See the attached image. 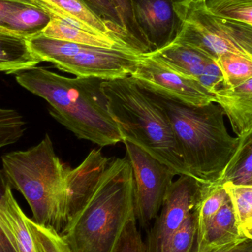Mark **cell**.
I'll use <instances>...</instances> for the list:
<instances>
[{"mask_svg":"<svg viewBox=\"0 0 252 252\" xmlns=\"http://www.w3.org/2000/svg\"><path fill=\"white\" fill-rule=\"evenodd\" d=\"M41 62L23 37L0 32V72L16 75Z\"/></svg>","mask_w":252,"mask_h":252,"instance_id":"18","label":"cell"},{"mask_svg":"<svg viewBox=\"0 0 252 252\" xmlns=\"http://www.w3.org/2000/svg\"><path fill=\"white\" fill-rule=\"evenodd\" d=\"M215 95L238 137L252 129V79L234 88L218 90Z\"/></svg>","mask_w":252,"mask_h":252,"instance_id":"14","label":"cell"},{"mask_svg":"<svg viewBox=\"0 0 252 252\" xmlns=\"http://www.w3.org/2000/svg\"><path fill=\"white\" fill-rule=\"evenodd\" d=\"M185 0H132L135 20L151 53L177 38L183 25L177 4Z\"/></svg>","mask_w":252,"mask_h":252,"instance_id":"11","label":"cell"},{"mask_svg":"<svg viewBox=\"0 0 252 252\" xmlns=\"http://www.w3.org/2000/svg\"><path fill=\"white\" fill-rule=\"evenodd\" d=\"M1 163L9 185L31 207L32 220L62 233L71 213V167L56 155L50 136L26 151L4 154Z\"/></svg>","mask_w":252,"mask_h":252,"instance_id":"3","label":"cell"},{"mask_svg":"<svg viewBox=\"0 0 252 252\" xmlns=\"http://www.w3.org/2000/svg\"><path fill=\"white\" fill-rule=\"evenodd\" d=\"M0 170V229L16 252H38L30 232L27 217L13 196Z\"/></svg>","mask_w":252,"mask_h":252,"instance_id":"12","label":"cell"},{"mask_svg":"<svg viewBox=\"0 0 252 252\" xmlns=\"http://www.w3.org/2000/svg\"><path fill=\"white\" fill-rule=\"evenodd\" d=\"M223 187L232 202L240 235L252 240V185L226 182Z\"/></svg>","mask_w":252,"mask_h":252,"instance_id":"22","label":"cell"},{"mask_svg":"<svg viewBox=\"0 0 252 252\" xmlns=\"http://www.w3.org/2000/svg\"><path fill=\"white\" fill-rule=\"evenodd\" d=\"M115 252H149L138 229L136 216L129 221Z\"/></svg>","mask_w":252,"mask_h":252,"instance_id":"31","label":"cell"},{"mask_svg":"<svg viewBox=\"0 0 252 252\" xmlns=\"http://www.w3.org/2000/svg\"><path fill=\"white\" fill-rule=\"evenodd\" d=\"M134 216L130 161L127 157L111 158L61 235L72 252H115Z\"/></svg>","mask_w":252,"mask_h":252,"instance_id":"2","label":"cell"},{"mask_svg":"<svg viewBox=\"0 0 252 252\" xmlns=\"http://www.w3.org/2000/svg\"><path fill=\"white\" fill-rule=\"evenodd\" d=\"M205 5L217 17L252 25V0H205Z\"/></svg>","mask_w":252,"mask_h":252,"instance_id":"24","label":"cell"},{"mask_svg":"<svg viewBox=\"0 0 252 252\" xmlns=\"http://www.w3.org/2000/svg\"><path fill=\"white\" fill-rule=\"evenodd\" d=\"M25 130V121L17 111L0 108V148L19 141Z\"/></svg>","mask_w":252,"mask_h":252,"instance_id":"28","label":"cell"},{"mask_svg":"<svg viewBox=\"0 0 252 252\" xmlns=\"http://www.w3.org/2000/svg\"><path fill=\"white\" fill-rule=\"evenodd\" d=\"M247 185H252V176L251 180H250V182H249V184Z\"/></svg>","mask_w":252,"mask_h":252,"instance_id":"38","label":"cell"},{"mask_svg":"<svg viewBox=\"0 0 252 252\" xmlns=\"http://www.w3.org/2000/svg\"><path fill=\"white\" fill-rule=\"evenodd\" d=\"M235 154L228 163L219 183L247 185L252 176V129L240 136Z\"/></svg>","mask_w":252,"mask_h":252,"instance_id":"20","label":"cell"},{"mask_svg":"<svg viewBox=\"0 0 252 252\" xmlns=\"http://www.w3.org/2000/svg\"><path fill=\"white\" fill-rule=\"evenodd\" d=\"M197 223L195 210L183 224L169 238L162 252H191L196 241Z\"/></svg>","mask_w":252,"mask_h":252,"instance_id":"29","label":"cell"},{"mask_svg":"<svg viewBox=\"0 0 252 252\" xmlns=\"http://www.w3.org/2000/svg\"><path fill=\"white\" fill-rule=\"evenodd\" d=\"M251 58H252V56H251Z\"/></svg>","mask_w":252,"mask_h":252,"instance_id":"39","label":"cell"},{"mask_svg":"<svg viewBox=\"0 0 252 252\" xmlns=\"http://www.w3.org/2000/svg\"><path fill=\"white\" fill-rule=\"evenodd\" d=\"M116 7L126 34L130 38L135 50L139 54L145 55L151 53L149 44L139 31L133 14L132 0H112Z\"/></svg>","mask_w":252,"mask_h":252,"instance_id":"26","label":"cell"},{"mask_svg":"<svg viewBox=\"0 0 252 252\" xmlns=\"http://www.w3.org/2000/svg\"><path fill=\"white\" fill-rule=\"evenodd\" d=\"M203 185V182L185 175L173 182L156 219L149 252H162L170 236L195 211Z\"/></svg>","mask_w":252,"mask_h":252,"instance_id":"10","label":"cell"},{"mask_svg":"<svg viewBox=\"0 0 252 252\" xmlns=\"http://www.w3.org/2000/svg\"><path fill=\"white\" fill-rule=\"evenodd\" d=\"M186 1H199V0H185Z\"/></svg>","mask_w":252,"mask_h":252,"instance_id":"37","label":"cell"},{"mask_svg":"<svg viewBox=\"0 0 252 252\" xmlns=\"http://www.w3.org/2000/svg\"><path fill=\"white\" fill-rule=\"evenodd\" d=\"M229 198V195L222 184L204 183L201 199L195 209L196 244L201 241L209 223Z\"/></svg>","mask_w":252,"mask_h":252,"instance_id":"21","label":"cell"},{"mask_svg":"<svg viewBox=\"0 0 252 252\" xmlns=\"http://www.w3.org/2000/svg\"><path fill=\"white\" fill-rule=\"evenodd\" d=\"M25 5L33 4L30 0H0V27L3 28L4 20L10 13Z\"/></svg>","mask_w":252,"mask_h":252,"instance_id":"33","label":"cell"},{"mask_svg":"<svg viewBox=\"0 0 252 252\" xmlns=\"http://www.w3.org/2000/svg\"><path fill=\"white\" fill-rule=\"evenodd\" d=\"M102 87L124 141L146 151L177 176H189L164 109L130 76L104 81Z\"/></svg>","mask_w":252,"mask_h":252,"instance_id":"5","label":"cell"},{"mask_svg":"<svg viewBox=\"0 0 252 252\" xmlns=\"http://www.w3.org/2000/svg\"><path fill=\"white\" fill-rule=\"evenodd\" d=\"M27 40L41 62L53 63L59 70L81 78L110 81L130 76L142 56L127 50L53 39L42 34Z\"/></svg>","mask_w":252,"mask_h":252,"instance_id":"6","label":"cell"},{"mask_svg":"<svg viewBox=\"0 0 252 252\" xmlns=\"http://www.w3.org/2000/svg\"><path fill=\"white\" fill-rule=\"evenodd\" d=\"M216 17L219 26L231 41L246 54L252 56V25Z\"/></svg>","mask_w":252,"mask_h":252,"instance_id":"30","label":"cell"},{"mask_svg":"<svg viewBox=\"0 0 252 252\" xmlns=\"http://www.w3.org/2000/svg\"><path fill=\"white\" fill-rule=\"evenodd\" d=\"M133 175V195L136 220L143 227L157 219L173 179V170L146 151L124 141Z\"/></svg>","mask_w":252,"mask_h":252,"instance_id":"7","label":"cell"},{"mask_svg":"<svg viewBox=\"0 0 252 252\" xmlns=\"http://www.w3.org/2000/svg\"><path fill=\"white\" fill-rule=\"evenodd\" d=\"M80 1H82L94 15H96L100 20L103 21L114 34L121 38L133 51L138 53L135 50L130 38L126 34L121 16L112 0H80Z\"/></svg>","mask_w":252,"mask_h":252,"instance_id":"25","label":"cell"},{"mask_svg":"<svg viewBox=\"0 0 252 252\" xmlns=\"http://www.w3.org/2000/svg\"><path fill=\"white\" fill-rule=\"evenodd\" d=\"M148 55L178 73L198 81L207 65L214 62L199 50L178 41Z\"/></svg>","mask_w":252,"mask_h":252,"instance_id":"15","label":"cell"},{"mask_svg":"<svg viewBox=\"0 0 252 252\" xmlns=\"http://www.w3.org/2000/svg\"><path fill=\"white\" fill-rule=\"evenodd\" d=\"M0 252H16L0 229Z\"/></svg>","mask_w":252,"mask_h":252,"instance_id":"35","label":"cell"},{"mask_svg":"<svg viewBox=\"0 0 252 252\" xmlns=\"http://www.w3.org/2000/svg\"><path fill=\"white\" fill-rule=\"evenodd\" d=\"M130 78L141 87L188 106L216 103V95L196 80L184 76L150 55H142Z\"/></svg>","mask_w":252,"mask_h":252,"instance_id":"8","label":"cell"},{"mask_svg":"<svg viewBox=\"0 0 252 252\" xmlns=\"http://www.w3.org/2000/svg\"><path fill=\"white\" fill-rule=\"evenodd\" d=\"M202 252H252V240L242 238L224 247Z\"/></svg>","mask_w":252,"mask_h":252,"instance_id":"34","label":"cell"},{"mask_svg":"<svg viewBox=\"0 0 252 252\" xmlns=\"http://www.w3.org/2000/svg\"><path fill=\"white\" fill-rule=\"evenodd\" d=\"M41 34L60 41L101 48L127 50L136 53L118 37L90 32L58 18L51 17L50 23Z\"/></svg>","mask_w":252,"mask_h":252,"instance_id":"16","label":"cell"},{"mask_svg":"<svg viewBox=\"0 0 252 252\" xmlns=\"http://www.w3.org/2000/svg\"><path fill=\"white\" fill-rule=\"evenodd\" d=\"M0 32H7V33L14 34L13 33V32H10V31H7V30L4 29V28H1V27H0Z\"/></svg>","mask_w":252,"mask_h":252,"instance_id":"36","label":"cell"},{"mask_svg":"<svg viewBox=\"0 0 252 252\" xmlns=\"http://www.w3.org/2000/svg\"><path fill=\"white\" fill-rule=\"evenodd\" d=\"M178 10L183 25L174 41L199 50L214 61L226 53L247 55L228 38L205 5V0L182 1Z\"/></svg>","mask_w":252,"mask_h":252,"instance_id":"9","label":"cell"},{"mask_svg":"<svg viewBox=\"0 0 252 252\" xmlns=\"http://www.w3.org/2000/svg\"><path fill=\"white\" fill-rule=\"evenodd\" d=\"M30 1L35 7H39L48 13L50 17L62 19L68 23L75 25L78 28L94 33L106 34L117 36L103 21L100 20L80 0Z\"/></svg>","mask_w":252,"mask_h":252,"instance_id":"13","label":"cell"},{"mask_svg":"<svg viewBox=\"0 0 252 252\" xmlns=\"http://www.w3.org/2000/svg\"><path fill=\"white\" fill-rule=\"evenodd\" d=\"M51 20L48 13L33 5H25L10 13L2 27L15 35L28 38L42 33Z\"/></svg>","mask_w":252,"mask_h":252,"instance_id":"19","label":"cell"},{"mask_svg":"<svg viewBox=\"0 0 252 252\" xmlns=\"http://www.w3.org/2000/svg\"><path fill=\"white\" fill-rule=\"evenodd\" d=\"M19 85L45 100L50 115L79 139L100 147L124 142L109 110L102 87L104 80L68 78L43 66H33L15 75Z\"/></svg>","mask_w":252,"mask_h":252,"instance_id":"1","label":"cell"},{"mask_svg":"<svg viewBox=\"0 0 252 252\" xmlns=\"http://www.w3.org/2000/svg\"><path fill=\"white\" fill-rule=\"evenodd\" d=\"M27 223L38 252H72L60 233L27 217Z\"/></svg>","mask_w":252,"mask_h":252,"instance_id":"27","label":"cell"},{"mask_svg":"<svg viewBox=\"0 0 252 252\" xmlns=\"http://www.w3.org/2000/svg\"><path fill=\"white\" fill-rule=\"evenodd\" d=\"M142 90L168 117L189 176L203 183H219L239 142L228 133L223 109L215 103L188 106Z\"/></svg>","mask_w":252,"mask_h":252,"instance_id":"4","label":"cell"},{"mask_svg":"<svg viewBox=\"0 0 252 252\" xmlns=\"http://www.w3.org/2000/svg\"><path fill=\"white\" fill-rule=\"evenodd\" d=\"M216 62L223 73L225 88H234L252 79V58L248 55L226 53Z\"/></svg>","mask_w":252,"mask_h":252,"instance_id":"23","label":"cell"},{"mask_svg":"<svg viewBox=\"0 0 252 252\" xmlns=\"http://www.w3.org/2000/svg\"><path fill=\"white\" fill-rule=\"evenodd\" d=\"M240 235L230 198L226 201L209 223L202 239L194 252H202L224 247L242 239Z\"/></svg>","mask_w":252,"mask_h":252,"instance_id":"17","label":"cell"},{"mask_svg":"<svg viewBox=\"0 0 252 252\" xmlns=\"http://www.w3.org/2000/svg\"><path fill=\"white\" fill-rule=\"evenodd\" d=\"M198 82L214 94L218 90L226 87L223 73L215 61L207 65L204 73L198 79Z\"/></svg>","mask_w":252,"mask_h":252,"instance_id":"32","label":"cell"}]
</instances>
